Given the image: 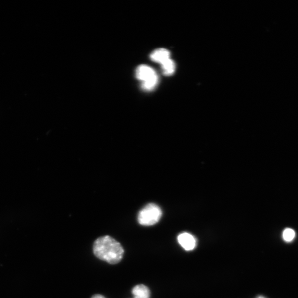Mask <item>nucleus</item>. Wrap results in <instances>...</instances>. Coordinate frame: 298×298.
I'll use <instances>...</instances> for the list:
<instances>
[{
    "mask_svg": "<svg viewBox=\"0 0 298 298\" xmlns=\"http://www.w3.org/2000/svg\"><path fill=\"white\" fill-rule=\"evenodd\" d=\"M159 82L158 74L142 83V88L146 91H151L157 86Z\"/></svg>",
    "mask_w": 298,
    "mask_h": 298,
    "instance_id": "9",
    "label": "nucleus"
},
{
    "mask_svg": "<svg viewBox=\"0 0 298 298\" xmlns=\"http://www.w3.org/2000/svg\"><path fill=\"white\" fill-rule=\"evenodd\" d=\"M282 237L285 243H290L294 240L296 237V233L293 229L288 228L284 230Z\"/></svg>",
    "mask_w": 298,
    "mask_h": 298,
    "instance_id": "8",
    "label": "nucleus"
},
{
    "mask_svg": "<svg viewBox=\"0 0 298 298\" xmlns=\"http://www.w3.org/2000/svg\"><path fill=\"white\" fill-rule=\"evenodd\" d=\"M132 294L134 298H150L151 291L143 284L136 285L133 290Z\"/></svg>",
    "mask_w": 298,
    "mask_h": 298,
    "instance_id": "6",
    "label": "nucleus"
},
{
    "mask_svg": "<svg viewBox=\"0 0 298 298\" xmlns=\"http://www.w3.org/2000/svg\"><path fill=\"white\" fill-rule=\"evenodd\" d=\"M91 298H105L104 296L100 294H96L92 296Z\"/></svg>",
    "mask_w": 298,
    "mask_h": 298,
    "instance_id": "10",
    "label": "nucleus"
},
{
    "mask_svg": "<svg viewBox=\"0 0 298 298\" xmlns=\"http://www.w3.org/2000/svg\"><path fill=\"white\" fill-rule=\"evenodd\" d=\"M256 298H266V297H265L264 296L260 295V296H257Z\"/></svg>",
    "mask_w": 298,
    "mask_h": 298,
    "instance_id": "11",
    "label": "nucleus"
},
{
    "mask_svg": "<svg viewBox=\"0 0 298 298\" xmlns=\"http://www.w3.org/2000/svg\"><path fill=\"white\" fill-rule=\"evenodd\" d=\"M178 243L186 251H192L195 249L197 241L194 236L188 233L180 234L177 237Z\"/></svg>",
    "mask_w": 298,
    "mask_h": 298,
    "instance_id": "3",
    "label": "nucleus"
},
{
    "mask_svg": "<svg viewBox=\"0 0 298 298\" xmlns=\"http://www.w3.org/2000/svg\"><path fill=\"white\" fill-rule=\"evenodd\" d=\"M162 214V210L157 204L150 203L140 211L138 220L141 226H152L159 221Z\"/></svg>",
    "mask_w": 298,
    "mask_h": 298,
    "instance_id": "2",
    "label": "nucleus"
},
{
    "mask_svg": "<svg viewBox=\"0 0 298 298\" xmlns=\"http://www.w3.org/2000/svg\"><path fill=\"white\" fill-rule=\"evenodd\" d=\"M93 249L98 258L111 265L119 264L124 254L121 244L108 235L98 238Z\"/></svg>",
    "mask_w": 298,
    "mask_h": 298,
    "instance_id": "1",
    "label": "nucleus"
},
{
    "mask_svg": "<svg viewBox=\"0 0 298 298\" xmlns=\"http://www.w3.org/2000/svg\"><path fill=\"white\" fill-rule=\"evenodd\" d=\"M162 70L166 76H171L176 70V65L174 61L169 59L167 60L163 63L161 64Z\"/></svg>",
    "mask_w": 298,
    "mask_h": 298,
    "instance_id": "7",
    "label": "nucleus"
},
{
    "mask_svg": "<svg viewBox=\"0 0 298 298\" xmlns=\"http://www.w3.org/2000/svg\"><path fill=\"white\" fill-rule=\"evenodd\" d=\"M157 73L150 66L142 65L138 67L136 70V77L142 83L156 76Z\"/></svg>",
    "mask_w": 298,
    "mask_h": 298,
    "instance_id": "4",
    "label": "nucleus"
},
{
    "mask_svg": "<svg viewBox=\"0 0 298 298\" xmlns=\"http://www.w3.org/2000/svg\"><path fill=\"white\" fill-rule=\"evenodd\" d=\"M170 57V53L166 49L161 48L155 50L151 54V59L157 63L162 64Z\"/></svg>",
    "mask_w": 298,
    "mask_h": 298,
    "instance_id": "5",
    "label": "nucleus"
}]
</instances>
